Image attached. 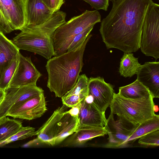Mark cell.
Masks as SVG:
<instances>
[{
    "mask_svg": "<svg viewBox=\"0 0 159 159\" xmlns=\"http://www.w3.org/2000/svg\"><path fill=\"white\" fill-rule=\"evenodd\" d=\"M112 8L101 21L99 31L107 49L124 53L137 51L140 48L142 30L152 0H111Z\"/></svg>",
    "mask_w": 159,
    "mask_h": 159,
    "instance_id": "6da1fadb",
    "label": "cell"
},
{
    "mask_svg": "<svg viewBox=\"0 0 159 159\" xmlns=\"http://www.w3.org/2000/svg\"><path fill=\"white\" fill-rule=\"evenodd\" d=\"M91 36L89 34L74 49L48 59L46 65L47 86L56 97L61 98L76 84L83 66L85 48Z\"/></svg>",
    "mask_w": 159,
    "mask_h": 159,
    "instance_id": "7a4b0ae2",
    "label": "cell"
},
{
    "mask_svg": "<svg viewBox=\"0 0 159 159\" xmlns=\"http://www.w3.org/2000/svg\"><path fill=\"white\" fill-rule=\"evenodd\" d=\"M66 16L65 12L58 11L42 24L25 27L12 41L20 50L32 52L48 60L55 56L53 34L58 27L66 22Z\"/></svg>",
    "mask_w": 159,
    "mask_h": 159,
    "instance_id": "3957f363",
    "label": "cell"
},
{
    "mask_svg": "<svg viewBox=\"0 0 159 159\" xmlns=\"http://www.w3.org/2000/svg\"><path fill=\"white\" fill-rule=\"evenodd\" d=\"M64 104L56 110L34 135L41 143L52 146L59 144L72 134L79 127L78 116L71 115Z\"/></svg>",
    "mask_w": 159,
    "mask_h": 159,
    "instance_id": "277c9868",
    "label": "cell"
},
{
    "mask_svg": "<svg viewBox=\"0 0 159 159\" xmlns=\"http://www.w3.org/2000/svg\"><path fill=\"white\" fill-rule=\"evenodd\" d=\"M101 22V16L97 10H86L72 18L58 27L52 37L55 56L67 52L73 38L88 28Z\"/></svg>",
    "mask_w": 159,
    "mask_h": 159,
    "instance_id": "5b68a950",
    "label": "cell"
},
{
    "mask_svg": "<svg viewBox=\"0 0 159 159\" xmlns=\"http://www.w3.org/2000/svg\"><path fill=\"white\" fill-rule=\"evenodd\" d=\"M153 98L151 95L146 98L129 99L115 93L109 106L111 112L138 125L152 118L155 114Z\"/></svg>",
    "mask_w": 159,
    "mask_h": 159,
    "instance_id": "8992f818",
    "label": "cell"
},
{
    "mask_svg": "<svg viewBox=\"0 0 159 159\" xmlns=\"http://www.w3.org/2000/svg\"><path fill=\"white\" fill-rule=\"evenodd\" d=\"M141 52L147 56L159 58V5L149 7L143 24L140 43Z\"/></svg>",
    "mask_w": 159,
    "mask_h": 159,
    "instance_id": "52a82bcc",
    "label": "cell"
},
{
    "mask_svg": "<svg viewBox=\"0 0 159 159\" xmlns=\"http://www.w3.org/2000/svg\"><path fill=\"white\" fill-rule=\"evenodd\" d=\"M43 92L36 85L8 87L5 90L4 98L0 104V120L7 116L10 111L22 102Z\"/></svg>",
    "mask_w": 159,
    "mask_h": 159,
    "instance_id": "ba28073f",
    "label": "cell"
},
{
    "mask_svg": "<svg viewBox=\"0 0 159 159\" xmlns=\"http://www.w3.org/2000/svg\"><path fill=\"white\" fill-rule=\"evenodd\" d=\"M138 125L134 124L125 119L118 116L115 120L114 114L111 112L104 126L108 135L107 147H118L123 145Z\"/></svg>",
    "mask_w": 159,
    "mask_h": 159,
    "instance_id": "9c48e42d",
    "label": "cell"
},
{
    "mask_svg": "<svg viewBox=\"0 0 159 159\" xmlns=\"http://www.w3.org/2000/svg\"><path fill=\"white\" fill-rule=\"evenodd\" d=\"M41 75L30 57H25L20 53L18 63L8 87L36 85L37 80Z\"/></svg>",
    "mask_w": 159,
    "mask_h": 159,
    "instance_id": "30bf717a",
    "label": "cell"
},
{
    "mask_svg": "<svg viewBox=\"0 0 159 159\" xmlns=\"http://www.w3.org/2000/svg\"><path fill=\"white\" fill-rule=\"evenodd\" d=\"M89 94L93 98V102L102 112L105 113L113 99L115 93L112 85L106 82L100 77H91L88 80Z\"/></svg>",
    "mask_w": 159,
    "mask_h": 159,
    "instance_id": "8fae6325",
    "label": "cell"
},
{
    "mask_svg": "<svg viewBox=\"0 0 159 159\" xmlns=\"http://www.w3.org/2000/svg\"><path fill=\"white\" fill-rule=\"evenodd\" d=\"M44 93L30 98L10 111L7 116L31 120L41 117L47 111Z\"/></svg>",
    "mask_w": 159,
    "mask_h": 159,
    "instance_id": "7c38bea8",
    "label": "cell"
},
{
    "mask_svg": "<svg viewBox=\"0 0 159 159\" xmlns=\"http://www.w3.org/2000/svg\"><path fill=\"white\" fill-rule=\"evenodd\" d=\"M25 27L42 24L48 21L53 13L42 0H25Z\"/></svg>",
    "mask_w": 159,
    "mask_h": 159,
    "instance_id": "4fadbf2b",
    "label": "cell"
},
{
    "mask_svg": "<svg viewBox=\"0 0 159 159\" xmlns=\"http://www.w3.org/2000/svg\"><path fill=\"white\" fill-rule=\"evenodd\" d=\"M136 74L137 80L148 89L153 98H159V61L145 62Z\"/></svg>",
    "mask_w": 159,
    "mask_h": 159,
    "instance_id": "5bb4252c",
    "label": "cell"
},
{
    "mask_svg": "<svg viewBox=\"0 0 159 159\" xmlns=\"http://www.w3.org/2000/svg\"><path fill=\"white\" fill-rule=\"evenodd\" d=\"M1 0L7 20L13 30H21L26 24L25 0Z\"/></svg>",
    "mask_w": 159,
    "mask_h": 159,
    "instance_id": "9a60e30c",
    "label": "cell"
},
{
    "mask_svg": "<svg viewBox=\"0 0 159 159\" xmlns=\"http://www.w3.org/2000/svg\"><path fill=\"white\" fill-rule=\"evenodd\" d=\"M105 113L100 111L93 102H88L84 99L79 104V125L104 126L107 120Z\"/></svg>",
    "mask_w": 159,
    "mask_h": 159,
    "instance_id": "2e32d148",
    "label": "cell"
},
{
    "mask_svg": "<svg viewBox=\"0 0 159 159\" xmlns=\"http://www.w3.org/2000/svg\"><path fill=\"white\" fill-rule=\"evenodd\" d=\"M20 50L0 30V77L17 57Z\"/></svg>",
    "mask_w": 159,
    "mask_h": 159,
    "instance_id": "e0dca14e",
    "label": "cell"
},
{
    "mask_svg": "<svg viewBox=\"0 0 159 159\" xmlns=\"http://www.w3.org/2000/svg\"><path fill=\"white\" fill-rule=\"evenodd\" d=\"M70 139L71 145H80L92 139L107 134L104 126L80 125Z\"/></svg>",
    "mask_w": 159,
    "mask_h": 159,
    "instance_id": "ac0fdd59",
    "label": "cell"
},
{
    "mask_svg": "<svg viewBox=\"0 0 159 159\" xmlns=\"http://www.w3.org/2000/svg\"><path fill=\"white\" fill-rule=\"evenodd\" d=\"M158 129H159V116L155 114L152 118L139 124L123 145L133 143L142 136Z\"/></svg>",
    "mask_w": 159,
    "mask_h": 159,
    "instance_id": "d6986e66",
    "label": "cell"
},
{
    "mask_svg": "<svg viewBox=\"0 0 159 159\" xmlns=\"http://www.w3.org/2000/svg\"><path fill=\"white\" fill-rule=\"evenodd\" d=\"M118 93L126 98L138 99L152 95L148 89L137 79L132 83L119 88Z\"/></svg>",
    "mask_w": 159,
    "mask_h": 159,
    "instance_id": "ffe728a7",
    "label": "cell"
},
{
    "mask_svg": "<svg viewBox=\"0 0 159 159\" xmlns=\"http://www.w3.org/2000/svg\"><path fill=\"white\" fill-rule=\"evenodd\" d=\"M141 66L138 58L132 53H124L121 59L119 72L124 77H131L137 74Z\"/></svg>",
    "mask_w": 159,
    "mask_h": 159,
    "instance_id": "44dd1931",
    "label": "cell"
},
{
    "mask_svg": "<svg viewBox=\"0 0 159 159\" xmlns=\"http://www.w3.org/2000/svg\"><path fill=\"white\" fill-rule=\"evenodd\" d=\"M22 127L19 120L5 117L0 120V143L17 132Z\"/></svg>",
    "mask_w": 159,
    "mask_h": 159,
    "instance_id": "7402d4cb",
    "label": "cell"
},
{
    "mask_svg": "<svg viewBox=\"0 0 159 159\" xmlns=\"http://www.w3.org/2000/svg\"><path fill=\"white\" fill-rule=\"evenodd\" d=\"M89 79L84 74L79 75L75 86L62 97H66L74 94H80L88 96L89 94Z\"/></svg>",
    "mask_w": 159,
    "mask_h": 159,
    "instance_id": "603a6c76",
    "label": "cell"
},
{
    "mask_svg": "<svg viewBox=\"0 0 159 159\" xmlns=\"http://www.w3.org/2000/svg\"><path fill=\"white\" fill-rule=\"evenodd\" d=\"M20 53V52L0 77V89L5 90L8 87L9 83L18 63Z\"/></svg>",
    "mask_w": 159,
    "mask_h": 159,
    "instance_id": "cb8c5ba5",
    "label": "cell"
},
{
    "mask_svg": "<svg viewBox=\"0 0 159 159\" xmlns=\"http://www.w3.org/2000/svg\"><path fill=\"white\" fill-rule=\"evenodd\" d=\"M35 132V129L34 128L30 126H22L16 134L6 140L0 142V146L34 136Z\"/></svg>",
    "mask_w": 159,
    "mask_h": 159,
    "instance_id": "d4e9b609",
    "label": "cell"
},
{
    "mask_svg": "<svg viewBox=\"0 0 159 159\" xmlns=\"http://www.w3.org/2000/svg\"><path fill=\"white\" fill-rule=\"evenodd\" d=\"M139 139L138 143L147 146H158L159 129L148 133Z\"/></svg>",
    "mask_w": 159,
    "mask_h": 159,
    "instance_id": "484cf974",
    "label": "cell"
},
{
    "mask_svg": "<svg viewBox=\"0 0 159 159\" xmlns=\"http://www.w3.org/2000/svg\"><path fill=\"white\" fill-rule=\"evenodd\" d=\"M93 27L92 26L88 28L75 36L69 44L67 51L74 49L81 44L89 35Z\"/></svg>",
    "mask_w": 159,
    "mask_h": 159,
    "instance_id": "4316f807",
    "label": "cell"
},
{
    "mask_svg": "<svg viewBox=\"0 0 159 159\" xmlns=\"http://www.w3.org/2000/svg\"><path fill=\"white\" fill-rule=\"evenodd\" d=\"M87 96L84 94H74L66 97H61L62 103L67 107H73L80 104Z\"/></svg>",
    "mask_w": 159,
    "mask_h": 159,
    "instance_id": "83f0119b",
    "label": "cell"
},
{
    "mask_svg": "<svg viewBox=\"0 0 159 159\" xmlns=\"http://www.w3.org/2000/svg\"><path fill=\"white\" fill-rule=\"evenodd\" d=\"M89 3L96 10H107L109 5V0H82Z\"/></svg>",
    "mask_w": 159,
    "mask_h": 159,
    "instance_id": "f1b7e54d",
    "label": "cell"
},
{
    "mask_svg": "<svg viewBox=\"0 0 159 159\" xmlns=\"http://www.w3.org/2000/svg\"><path fill=\"white\" fill-rule=\"evenodd\" d=\"M0 30L4 34H8L13 31L0 11Z\"/></svg>",
    "mask_w": 159,
    "mask_h": 159,
    "instance_id": "f546056e",
    "label": "cell"
},
{
    "mask_svg": "<svg viewBox=\"0 0 159 159\" xmlns=\"http://www.w3.org/2000/svg\"><path fill=\"white\" fill-rule=\"evenodd\" d=\"M65 0H49V7L53 13L59 11Z\"/></svg>",
    "mask_w": 159,
    "mask_h": 159,
    "instance_id": "4dcf8cb0",
    "label": "cell"
},
{
    "mask_svg": "<svg viewBox=\"0 0 159 159\" xmlns=\"http://www.w3.org/2000/svg\"><path fill=\"white\" fill-rule=\"evenodd\" d=\"M68 112L72 116H78L79 111V104L76 106L72 107Z\"/></svg>",
    "mask_w": 159,
    "mask_h": 159,
    "instance_id": "1f68e13d",
    "label": "cell"
},
{
    "mask_svg": "<svg viewBox=\"0 0 159 159\" xmlns=\"http://www.w3.org/2000/svg\"><path fill=\"white\" fill-rule=\"evenodd\" d=\"M5 95V90L0 89V104L2 101Z\"/></svg>",
    "mask_w": 159,
    "mask_h": 159,
    "instance_id": "d6a6232c",
    "label": "cell"
},
{
    "mask_svg": "<svg viewBox=\"0 0 159 159\" xmlns=\"http://www.w3.org/2000/svg\"><path fill=\"white\" fill-rule=\"evenodd\" d=\"M153 110L154 112L157 111H158V106L154 105L153 107Z\"/></svg>",
    "mask_w": 159,
    "mask_h": 159,
    "instance_id": "836d02e7",
    "label": "cell"
},
{
    "mask_svg": "<svg viewBox=\"0 0 159 159\" xmlns=\"http://www.w3.org/2000/svg\"><path fill=\"white\" fill-rule=\"evenodd\" d=\"M48 7L49 6V0H42Z\"/></svg>",
    "mask_w": 159,
    "mask_h": 159,
    "instance_id": "e575fe53",
    "label": "cell"
}]
</instances>
